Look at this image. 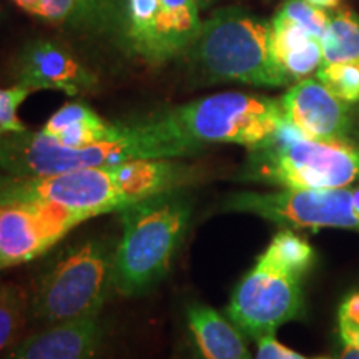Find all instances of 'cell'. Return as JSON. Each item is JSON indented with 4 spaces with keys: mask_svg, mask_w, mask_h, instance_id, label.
Masks as SVG:
<instances>
[{
    "mask_svg": "<svg viewBox=\"0 0 359 359\" xmlns=\"http://www.w3.org/2000/svg\"><path fill=\"white\" fill-rule=\"evenodd\" d=\"M200 150L203 147L190 140L167 111L132 123L123 137L82 148L62 145L42 130L4 133L0 138V170L12 177H48L132 160L183 158Z\"/></svg>",
    "mask_w": 359,
    "mask_h": 359,
    "instance_id": "obj_2",
    "label": "cell"
},
{
    "mask_svg": "<svg viewBox=\"0 0 359 359\" xmlns=\"http://www.w3.org/2000/svg\"><path fill=\"white\" fill-rule=\"evenodd\" d=\"M201 24L195 0H127L128 47L150 65L187 53Z\"/></svg>",
    "mask_w": 359,
    "mask_h": 359,
    "instance_id": "obj_10",
    "label": "cell"
},
{
    "mask_svg": "<svg viewBox=\"0 0 359 359\" xmlns=\"http://www.w3.org/2000/svg\"><path fill=\"white\" fill-rule=\"evenodd\" d=\"M359 330V291L349 294L339 308V333L341 336Z\"/></svg>",
    "mask_w": 359,
    "mask_h": 359,
    "instance_id": "obj_25",
    "label": "cell"
},
{
    "mask_svg": "<svg viewBox=\"0 0 359 359\" xmlns=\"http://www.w3.org/2000/svg\"><path fill=\"white\" fill-rule=\"evenodd\" d=\"M187 326L198 359H253L243 333L212 306L190 304Z\"/></svg>",
    "mask_w": 359,
    "mask_h": 359,
    "instance_id": "obj_15",
    "label": "cell"
},
{
    "mask_svg": "<svg viewBox=\"0 0 359 359\" xmlns=\"http://www.w3.org/2000/svg\"><path fill=\"white\" fill-rule=\"evenodd\" d=\"M339 359H359V348L353 344H344V351Z\"/></svg>",
    "mask_w": 359,
    "mask_h": 359,
    "instance_id": "obj_29",
    "label": "cell"
},
{
    "mask_svg": "<svg viewBox=\"0 0 359 359\" xmlns=\"http://www.w3.org/2000/svg\"><path fill=\"white\" fill-rule=\"evenodd\" d=\"M107 4H109V0H80L79 12L85 13V15H92V13L100 12Z\"/></svg>",
    "mask_w": 359,
    "mask_h": 359,
    "instance_id": "obj_27",
    "label": "cell"
},
{
    "mask_svg": "<svg viewBox=\"0 0 359 359\" xmlns=\"http://www.w3.org/2000/svg\"><path fill=\"white\" fill-rule=\"evenodd\" d=\"M263 255L299 278L304 276L314 262V251L308 241L290 228L278 231Z\"/></svg>",
    "mask_w": 359,
    "mask_h": 359,
    "instance_id": "obj_20",
    "label": "cell"
},
{
    "mask_svg": "<svg viewBox=\"0 0 359 359\" xmlns=\"http://www.w3.org/2000/svg\"><path fill=\"white\" fill-rule=\"evenodd\" d=\"M13 2H15L20 8H24V11L34 13V15H35V12H37V8H39L40 0H13Z\"/></svg>",
    "mask_w": 359,
    "mask_h": 359,
    "instance_id": "obj_28",
    "label": "cell"
},
{
    "mask_svg": "<svg viewBox=\"0 0 359 359\" xmlns=\"http://www.w3.org/2000/svg\"><path fill=\"white\" fill-rule=\"evenodd\" d=\"M196 4H198L200 8H206L208 6H212V4L215 2V0H195Z\"/></svg>",
    "mask_w": 359,
    "mask_h": 359,
    "instance_id": "obj_32",
    "label": "cell"
},
{
    "mask_svg": "<svg viewBox=\"0 0 359 359\" xmlns=\"http://www.w3.org/2000/svg\"><path fill=\"white\" fill-rule=\"evenodd\" d=\"M303 311L302 278L263 253L238 283L226 308L233 325L255 341L263 336H275L278 327L302 320Z\"/></svg>",
    "mask_w": 359,
    "mask_h": 359,
    "instance_id": "obj_8",
    "label": "cell"
},
{
    "mask_svg": "<svg viewBox=\"0 0 359 359\" xmlns=\"http://www.w3.org/2000/svg\"><path fill=\"white\" fill-rule=\"evenodd\" d=\"M80 0H40L35 15L40 19L60 24L79 12Z\"/></svg>",
    "mask_w": 359,
    "mask_h": 359,
    "instance_id": "obj_24",
    "label": "cell"
},
{
    "mask_svg": "<svg viewBox=\"0 0 359 359\" xmlns=\"http://www.w3.org/2000/svg\"><path fill=\"white\" fill-rule=\"evenodd\" d=\"M15 85L35 90H60L75 97L97 85L93 77L75 57L60 45L39 40L22 50L13 67Z\"/></svg>",
    "mask_w": 359,
    "mask_h": 359,
    "instance_id": "obj_13",
    "label": "cell"
},
{
    "mask_svg": "<svg viewBox=\"0 0 359 359\" xmlns=\"http://www.w3.org/2000/svg\"><path fill=\"white\" fill-rule=\"evenodd\" d=\"M191 200L175 190L118 212L122 236L115 248V290L132 298L150 291L168 275L190 226Z\"/></svg>",
    "mask_w": 359,
    "mask_h": 359,
    "instance_id": "obj_3",
    "label": "cell"
},
{
    "mask_svg": "<svg viewBox=\"0 0 359 359\" xmlns=\"http://www.w3.org/2000/svg\"><path fill=\"white\" fill-rule=\"evenodd\" d=\"M309 4H313V6L316 7H321V8H331V7H336L339 4V0H308Z\"/></svg>",
    "mask_w": 359,
    "mask_h": 359,
    "instance_id": "obj_31",
    "label": "cell"
},
{
    "mask_svg": "<svg viewBox=\"0 0 359 359\" xmlns=\"http://www.w3.org/2000/svg\"><path fill=\"white\" fill-rule=\"evenodd\" d=\"M30 318V294L15 283H0V356L20 343Z\"/></svg>",
    "mask_w": 359,
    "mask_h": 359,
    "instance_id": "obj_19",
    "label": "cell"
},
{
    "mask_svg": "<svg viewBox=\"0 0 359 359\" xmlns=\"http://www.w3.org/2000/svg\"><path fill=\"white\" fill-rule=\"evenodd\" d=\"M258 351L257 359H293L296 354L293 349L283 346L281 343H278L275 336H263L258 341Z\"/></svg>",
    "mask_w": 359,
    "mask_h": 359,
    "instance_id": "obj_26",
    "label": "cell"
},
{
    "mask_svg": "<svg viewBox=\"0 0 359 359\" xmlns=\"http://www.w3.org/2000/svg\"><path fill=\"white\" fill-rule=\"evenodd\" d=\"M226 212L251 213L290 230L341 228L359 231L353 188L235 193L223 201Z\"/></svg>",
    "mask_w": 359,
    "mask_h": 359,
    "instance_id": "obj_9",
    "label": "cell"
},
{
    "mask_svg": "<svg viewBox=\"0 0 359 359\" xmlns=\"http://www.w3.org/2000/svg\"><path fill=\"white\" fill-rule=\"evenodd\" d=\"M278 13L286 20L299 25L316 39H321L326 30L327 15L308 0H286Z\"/></svg>",
    "mask_w": 359,
    "mask_h": 359,
    "instance_id": "obj_22",
    "label": "cell"
},
{
    "mask_svg": "<svg viewBox=\"0 0 359 359\" xmlns=\"http://www.w3.org/2000/svg\"><path fill=\"white\" fill-rule=\"evenodd\" d=\"M285 120L313 140H351L353 115L348 102L321 80L303 79L280 98Z\"/></svg>",
    "mask_w": 359,
    "mask_h": 359,
    "instance_id": "obj_12",
    "label": "cell"
},
{
    "mask_svg": "<svg viewBox=\"0 0 359 359\" xmlns=\"http://www.w3.org/2000/svg\"><path fill=\"white\" fill-rule=\"evenodd\" d=\"M198 178L200 173L180 158L132 160L48 177L0 173V201L50 203L95 218L161 193L185 190Z\"/></svg>",
    "mask_w": 359,
    "mask_h": 359,
    "instance_id": "obj_1",
    "label": "cell"
},
{
    "mask_svg": "<svg viewBox=\"0 0 359 359\" xmlns=\"http://www.w3.org/2000/svg\"><path fill=\"white\" fill-rule=\"evenodd\" d=\"M30 93L32 92L29 88L20 87V85H12L7 88L0 87V130L4 133H17L27 130L17 111Z\"/></svg>",
    "mask_w": 359,
    "mask_h": 359,
    "instance_id": "obj_23",
    "label": "cell"
},
{
    "mask_svg": "<svg viewBox=\"0 0 359 359\" xmlns=\"http://www.w3.org/2000/svg\"><path fill=\"white\" fill-rule=\"evenodd\" d=\"M105 336L102 314L48 325L22 339L4 359H97Z\"/></svg>",
    "mask_w": 359,
    "mask_h": 359,
    "instance_id": "obj_14",
    "label": "cell"
},
{
    "mask_svg": "<svg viewBox=\"0 0 359 359\" xmlns=\"http://www.w3.org/2000/svg\"><path fill=\"white\" fill-rule=\"evenodd\" d=\"M323 50V64H359V15L341 8L333 15L327 17L325 34L320 39Z\"/></svg>",
    "mask_w": 359,
    "mask_h": 359,
    "instance_id": "obj_18",
    "label": "cell"
},
{
    "mask_svg": "<svg viewBox=\"0 0 359 359\" xmlns=\"http://www.w3.org/2000/svg\"><path fill=\"white\" fill-rule=\"evenodd\" d=\"M318 80H321L336 97L348 103L359 102V64L321 65L318 69Z\"/></svg>",
    "mask_w": 359,
    "mask_h": 359,
    "instance_id": "obj_21",
    "label": "cell"
},
{
    "mask_svg": "<svg viewBox=\"0 0 359 359\" xmlns=\"http://www.w3.org/2000/svg\"><path fill=\"white\" fill-rule=\"evenodd\" d=\"M293 359H306V358H303V356H302V354H296V356H294Z\"/></svg>",
    "mask_w": 359,
    "mask_h": 359,
    "instance_id": "obj_33",
    "label": "cell"
},
{
    "mask_svg": "<svg viewBox=\"0 0 359 359\" xmlns=\"http://www.w3.org/2000/svg\"><path fill=\"white\" fill-rule=\"evenodd\" d=\"M208 82L281 87L290 82L273 58L271 24L236 7L222 8L201 24L187 50Z\"/></svg>",
    "mask_w": 359,
    "mask_h": 359,
    "instance_id": "obj_5",
    "label": "cell"
},
{
    "mask_svg": "<svg viewBox=\"0 0 359 359\" xmlns=\"http://www.w3.org/2000/svg\"><path fill=\"white\" fill-rule=\"evenodd\" d=\"M271 52L288 80L306 79L323 64L320 39L280 13L271 22Z\"/></svg>",
    "mask_w": 359,
    "mask_h": 359,
    "instance_id": "obj_17",
    "label": "cell"
},
{
    "mask_svg": "<svg viewBox=\"0 0 359 359\" xmlns=\"http://www.w3.org/2000/svg\"><path fill=\"white\" fill-rule=\"evenodd\" d=\"M341 339H343L344 344H353V346L359 348V330L353 331V333L343 334V336H341Z\"/></svg>",
    "mask_w": 359,
    "mask_h": 359,
    "instance_id": "obj_30",
    "label": "cell"
},
{
    "mask_svg": "<svg viewBox=\"0 0 359 359\" xmlns=\"http://www.w3.org/2000/svg\"><path fill=\"white\" fill-rule=\"evenodd\" d=\"M87 219L50 203L0 201V271L43 257Z\"/></svg>",
    "mask_w": 359,
    "mask_h": 359,
    "instance_id": "obj_11",
    "label": "cell"
},
{
    "mask_svg": "<svg viewBox=\"0 0 359 359\" xmlns=\"http://www.w3.org/2000/svg\"><path fill=\"white\" fill-rule=\"evenodd\" d=\"M170 114L180 130L201 147L236 143L255 150L271 140L285 122L280 100L240 92L198 98Z\"/></svg>",
    "mask_w": 359,
    "mask_h": 359,
    "instance_id": "obj_7",
    "label": "cell"
},
{
    "mask_svg": "<svg viewBox=\"0 0 359 359\" xmlns=\"http://www.w3.org/2000/svg\"><path fill=\"white\" fill-rule=\"evenodd\" d=\"M130 125L109 122L85 103L70 102L47 120L42 132L62 145L82 148L123 137Z\"/></svg>",
    "mask_w": 359,
    "mask_h": 359,
    "instance_id": "obj_16",
    "label": "cell"
},
{
    "mask_svg": "<svg viewBox=\"0 0 359 359\" xmlns=\"http://www.w3.org/2000/svg\"><path fill=\"white\" fill-rule=\"evenodd\" d=\"M245 178L290 190L349 187L359 180V138L313 140L285 120L271 140L255 148Z\"/></svg>",
    "mask_w": 359,
    "mask_h": 359,
    "instance_id": "obj_6",
    "label": "cell"
},
{
    "mask_svg": "<svg viewBox=\"0 0 359 359\" xmlns=\"http://www.w3.org/2000/svg\"><path fill=\"white\" fill-rule=\"evenodd\" d=\"M2 135H4V132H2V130H0V138H2Z\"/></svg>",
    "mask_w": 359,
    "mask_h": 359,
    "instance_id": "obj_34",
    "label": "cell"
},
{
    "mask_svg": "<svg viewBox=\"0 0 359 359\" xmlns=\"http://www.w3.org/2000/svg\"><path fill=\"white\" fill-rule=\"evenodd\" d=\"M115 248L100 236L70 241L53 255L30 296V318L45 326L102 314L115 288Z\"/></svg>",
    "mask_w": 359,
    "mask_h": 359,
    "instance_id": "obj_4",
    "label": "cell"
}]
</instances>
